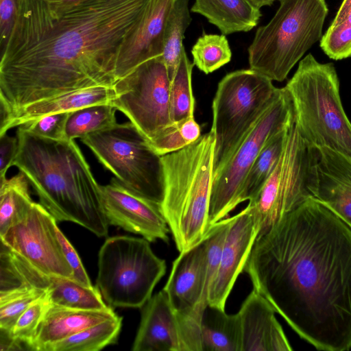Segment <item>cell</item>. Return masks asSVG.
Here are the masks:
<instances>
[{
    "mask_svg": "<svg viewBox=\"0 0 351 351\" xmlns=\"http://www.w3.org/2000/svg\"><path fill=\"white\" fill-rule=\"evenodd\" d=\"M279 90L272 80L251 69L230 72L221 80L212 105L213 174L236 152L275 101Z\"/></svg>",
    "mask_w": 351,
    "mask_h": 351,
    "instance_id": "7",
    "label": "cell"
},
{
    "mask_svg": "<svg viewBox=\"0 0 351 351\" xmlns=\"http://www.w3.org/2000/svg\"><path fill=\"white\" fill-rule=\"evenodd\" d=\"M260 229L247 206L230 217L219 269L208 290L209 305L225 310L228 298L244 270Z\"/></svg>",
    "mask_w": 351,
    "mask_h": 351,
    "instance_id": "16",
    "label": "cell"
},
{
    "mask_svg": "<svg viewBox=\"0 0 351 351\" xmlns=\"http://www.w3.org/2000/svg\"><path fill=\"white\" fill-rule=\"evenodd\" d=\"M193 63L206 74L228 63L232 52L225 35L206 34L199 37L191 49Z\"/></svg>",
    "mask_w": 351,
    "mask_h": 351,
    "instance_id": "34",
    "label": "cell"
},
{
    "mask_svg": "<svg viewBox=\"0 0 351 351\" xmlns=\"http://www.w3.org/2000/svg\"><path fill=\"white\" fill-rule=\"evenodd\" d=\"M189 3V0L176 1L165 28L162 56L171 81L180 60L184 33L192 21Z\"/></svg>",
    "mask_w": 351,
    "mask_h": 351,
    "instance_id": "29",
    "label": "cell"
},
{
    "mask_svg": "<svg viewBox=\"0 0 351 351\" xmlns=\"http://www.w3.org/2000/svg\"><path fill=\"white\" fill-rule=\"evenodd\" d=\"M69 112L52 114L25 123L18 127L37 136L65 139V126Z\"/></svg>",
    "mask_w": 351,
    "mask_h": 351,
    "instance_id": "38",
    "label": "cell"
},
{
    "mask_svg": "<svg viewBox=\"0 0 351 351\" xmlns=\"http://www.w3.org/2000/svg\"><path fill=\"white\" fill-rule=\"evenodd\" d=\"M285 87L304 141L351 158V122L343 108L334 64L321 63L308 53Z\"/></svg>",
    "mask_w": 351,
    "mask_h": 351,
    "instance_id": "5",
    "label": "cell"
},
{
    "mask_svg": "<svg viewBox=\"0 0 351 351\" xmlns=\"http://www.w3.org/2000/svg\"><path fill=\"white\" fill-rule=\"evenodd\" d=\"M269 302L255 289L242 303L238 315L241 351H290L293 348Z\"/></svg>",
    "mask_w": 351,
    "mask_h": 351,
    "instance_id": "19",
    "label": "cell"
},
{
    "mask_svg": "<svg viewBox=\"0 0 351 351\" xmlns=\"http://www.w3.org/2000/svg\"><path fill=\"white\" fill-rule=\"evenodd\" d=\"M180 252L163 288L182 322L199 325L208 302V282L204 240Z\"/></svg>",
    "mask_w": 351,
    "mask_h": 351,
    "instance_id": "14",
    "label": "cell"
},
{
    "mask_svg": "<svg viewBox=\"0 0 351 351\" xmlns=\"http://www.w3.org/2000/svg\"><path fill=\"white\" fill-rule=\"evenodd\" d=\"M19 0H0V51L4 53L16 23Z\"/></svg>",
    "mask_w": 351,
    "mask_h": 351,
    "instance_id": "39",
    "label": "cell"
},
{
    "mask_svg": "<svg viewBox=\"0 0 351 351\" xmlns=\"http://www.w3.org/2000/svg\"><path fill=\"white\" fill-rule=\"evenodd\" d=\"M193 66L183 47L176 74L171 81L170 97L173 122L194 117L195 97L191 83Z\"/></svg>",
    "mask_w": 351,
    "mask_h": 351,
    "instance_id": "33",
    "label": "cell"
},
{
    "mask_svg": "<svg viewBox=\"0 0 351 351\" xmlns=\"http://www.w3.org/2000/svg\"><path fill=\"white\" fill-rule=\"evenodd\" d=\"M101 189L109 225L140 234L149 242H168L170 230L160 205L132 193L115 178Z\"/></svg>",
    "mask_w": 351,
    "mask_h": 351,
    "instance_id": "15",
    "label": "cell"
},
{
    "mask_svg": "<svg viewBox=\"0 0 351 351\" xmlns=\"http://www.w3.org/2000/svg\"><path fill=\"white\" fill-rule=\"evenodd\" d=\"M57 236L64 254L73 269V275L71 278L83 285L93 287L77 252L58 227L57 228Z\"/></svg>",
    "mask_w": 351,
    "mask_h": 351,
    "instance_id": "40",
    "label": "cell"
},
{
    "mask_svg": "<svg viewBox=\"0 0 351 351\" xmlns=\"http://www.w3.org/2000/svg\"><path fill=\"white\" fill-rule=\"evenodd\" d=\"M110 104L123 113L148 140L173 122L171 80L162 56L139 64L112 85Z\"/></svg>",
    "mask_w": 351,
    "mask_h": 351,
    "instance_id": "12",
    "label": "cell"
},
{
    "mask_svg": "<svg viewBox=\"0 0 351 351\" xmlns=\"http://www.w3.org/2000/svg\"><path fill=\"white\" fill-rule=\"evenodd\" d=\"M152 0H19L0 61V123L32 103L112 87L120 49Z\"/></svg>",
    "mask_w": 351,
    "mask_h": 351,
    "instance_id": "1",
    "label": "cell"
},
{
    "mask_svg": "<svg viewBox=\"0 0 351 351\" xmlns=\"http://www.w3.org/2000/svg\"><path fill=\"white\" fill-rule=\"evenodd\" d=\"M256 7L261 8L263 6L271 5L276 0H247Z\"/></svg>",
    "mask_w": 351,
    "mask_h": 351,
    "instance_id": "42",
    "label": "cell"
},
{
    "mask_svg": "<svg viewBox=\"0 0 351 351\" xmlns=\"http://www.w3.org/2000/svg\"><path fill=\"white\" fill-rule=\"evenodd\" d=\"M273 18L259 27L248 47L250 69L283 82L323 36L328 14L326 0H278Z\"/></svg>",
    "mask_w": 351,
    "mask_h": 351,
    "instance_id": "6",
    "label": "cell"
},
{
    "mask_svg": "<svg viewBox=\"0 0 351 351\" xmlns=\"http://www.w3.org/2000/svg\"><path fill=\"white\" fill-rule=\"evenodd\" d=\"M114 97L112 87L97 86L77 90L45 99L20 109L0 123V136L14 127L42 117L70 112L86 106L110 104Z\"/></svg>",
    "mask_w": 351,
    "mask_h": 351,
    "instance_id": "22",
    "label": "cell"
},
{
    "mask_svg": "<svg viewBox=\"0 0 351 351\" xmlns=\"http://www.w3.org/2000/svg\"><path fill=\"white\" fill-rule=\"evenodd\" d=\"M29 182L21 171L10 178L0 179V236L34 202Z\"/></svg>",
    "mask_w": 351,
    "mask_h": 351,
    "instance_id": "30",
    "label": "cell"
},
{
    "mask_svg": "<svg viewBox=\"0 0 351 351\" xmlns=\"http://www.w3.org/2000/svg\"><path fill=\"white\" fill-rule=\"evenodd\" d=\"M145 238H108L98 254L96 287L111 307L141 308L166 272Z\"/></svg>",
    "mask_w": 351,
    "mask_h": 351,
    "instance_id": "8",
    "label": "cell"
},
{
    "mask_svg": "<svg viewBox=\"0 0 351 351\" xmlns=\"http://www.w3.org/2000/svg\"><path fill=\"white\" fill-rule=\"evenodd\" d=\"M57 221L40 204L33 202L1 236V243L48 275L71 278L57 236Z\"/></svg>",
    "mask_w": 351,
    "mask_h": 351,
    "instance_id": "13",
    "label": "cell"
},
{
    "mask_svg": "<svg viewBox=\"0 0 351 351\" xmlns=\"http://www.w3.org/2000/svg\"><path fill=\"white\" fill-rule=\"evenodd\" d=\"M47 291L33 290L0 302V330L10 332L21 315Z\"/></svg>",
    "mask_w": 351,
    "mask_h": 351,
    "instance_id": "37",
    "label": "cell"
},
{
    "mask_svg": "<svg viewBox=\"0 0 351 351\" xmlns=\"http://www.w3.org/2000/svg\"><path fill=\"white\" fill-rule=\"evenodd\" d=\"M201 346L202 351H241L238 313L229 315L208 304L201 323Z\"/></svg>",
    "mask_w": 351,
    "mask_h": 351,
    "instance_id": "25",
    "label": "cell"
},
{
    "mask_svg": "<svg viewBox=\"0 0 351 351\" xmlns=\"http://www.w3.org/2000/svg\"><path fill=\"white\" fill-rule=\"evenodd\" d=\"M47 297L50 304L71 308L102 310L109 307L97 287H87L66 277L51 276Z\"/></svg>",
    "mask_w": 351,
    "mask_h": 351,
    "instance_id": "26",
    "label": "cell"
},
{
    "mask_svg": "<svg viewBox=\"0 0 351 351\" xmlns=\"http://www.w3.org/2000/svg\"><path fill=\"white\" fill-rule=\"evenodd\" d=\"M51 1H76V0H47Z\"/></svg>",
    "mask_w": 351,
    "mask_h": 351,
    "instance_id": "43",
    "label": "cell"
},
{
    "mask_svg": "<svg viewBox=\"0 0 351 351\" xmlns=\"http://www.w3.org/2000/svg\"><path fill=\"white\" fill-rule=\"evenodd\" d=\"M122 325L117 316L86 328L50 345L45 351H97L115 343Z\"/></svg>",
    "mask_w": 351,
    "mask_h": 351,
    "instance_id": "27",
    "label": "cell"
},
{
    "mask_svg": "<svg viewBox=\"0 0 351 351\" xmlns=\"http://www.w3.org/2000/svg\"><path fill=\"white\" fill-rule=\"evenodd\" d=\"M176 1L152 0L138 28L120 49L115 67L117 80L143 62L162 55L165 28Z\"/></svg>",
    "mask_w": 351,
    "mask_h": 351,
    "instance_id": "18",
    "label": "cell"
},
{
    "mask_svg": "<svg viewBox=\"0 0 351 351\" xmlns=\"http://www.w3.org/2000/svg\"><path fill=\"white\" fill-rule=\"evenodd\" d=\"M141 309L133 351H184L178 317L163 289Z\"/></svg>",
    "mask_w": 351,
    "mask_h": 351,
    "instance_id": "20",
    "label": "cell"
},
{
    "mask_svg": "<svg viewBox=\"0 0 351 351\" xmlns=\"http://www.w3.org/2000/svg\"><path fill=\"white\" fill-rule=\"evenodd\" d=\"M294 117L291 99L285 87L227 162L213 174L210 189L208 227L228 217L240 204L245 177L261 151Z\"/></svg>",
    "mask_w": 351,
    "mask_h": 351,
    "instance_id": "11",
    "label": "cell"
},
{
    "mask_svg": "<svg viewBox=\"0 0 351 351\" xmlns=\"http://www.w3.org/2000/svg\"><path fill=\"white\" fill-rule=\"evenodd\" d=\"M49 304L47 291L21 315L9 332L10 335L28 348Z\"/></svg>",
    "mask_w": 351,
    "mask_h": 351,
    "instance_id": "36",
    "label": "cell"
},
{
    "mask_svg": "<svg viewBox=\"0 0 351 351\" xmlns=\"http://www.w3.org/2000/svg\"><path fill=\"white\" fill-rule=\"evenodd\" d=\"M117 316L111 306L102 310H84L49 303L28 349L45 351L58 341Z\"/></svg>",
    "mask_w": 351,
    "mask_h": 351,
    "instance_id": "21",
    "label": "cell"
},
{
    "mask_svg": "<svg viewBox=\"0 0 351 351\" xmlns=\"http://www.w3.org/2000/svg\"><path fill=\"white\" fill-rule=\"evenodd\" d=\"M191 12L204 16L223 35L249 32L262 16L260 8L247 0H195Z\"/></svg>",
    "mask_w": 351,
    "mask_h": 351,
    "instance_id": "23",
    "label": "cell"
},
{
    "mask_svg": "<svg viewBox=\"0 0 351 351\" xmlns=\"http://www.w3.org/2000/svg\"><path fill=\"white\" fill-rule=\"evenodd\" d=\"M13 166L27 178L40 203L57 221L75 223L99 237L109 223L101 186L74 140L52 139L18 127Z\"/></svg>",
    "mask_w": 351,
    "mask_h": 351,
    "instance_id": "3",
    "label": "cell"
},
{
    "mask_svg": "<svg viewBox=\"0 0 351 351\" xmlns=\"http://www.w3.org/2000/svg\"><path fill=\"white\" fill-rule=\"evenodd\" d=\"M116 110L113 106L106 104L70 112L65 126V139L82 138L116 123Z\"/></svg>",
    "mask_w": 351,
    "mask_h": 351,
    "instance_id": "31",
    "label": "cell"
},
{
    "mask_svg": "<svg viewBox=\"0 0 351 351\" xmlns=\"http://www.w3.org/2000/svg\"><path fill=\"white\" fill-rule=\"evenodd\" d=\"M315 155V148L300 135L294 117L274 170L247 205L259 223V234L313 197L310 185Z\"/></svg>",
    "mask_w": 351,
    "mask_h": 351,
    "instance_id": "10",
    "label": "cell"
},
{
    "mask_svg": "<svg viewBox=\"0 0 351 351\" xmlns=\"http://www.w3.org/2000/svg\"><path fill=\"white\" fill-rule=\"evenodd\" d=\"M214 147L210 130L183 149L162 156L165 192L160 208L180 252L201 242L209 230Z\"/></svg>",
    "mask_w": 351,
    "mask_h": 351,
    "instance_id": "4",
    "label": "cell"
},
{
    "mask_svg": "<svg viewBox=\"0 0 351 351\" xmlns=\"http://www.w3.org/2000/svg\"><path fill=\"white\" fill-rule=\"evenodd\" d=\"M18 149L17 136H10L7 133L0 136V179L5 178L8 169L13 166Z\"/></svg>",
    "mask_w": 351,
    "mask_h": 351,
    "instance_id": "41",
    "label": "cell"
},
{
    "mask_svg": "<svg viewBox=\"0 0 351 351\" xmlns=\"http://www.w3.org/2000/svg\"><path fill=\"white\" fill-rule=\"evenodd\" d=\"M243 271L317 350L351 349V228L318 199L259 234Z\"/></svg>",
    "mask_w": 351,
    "mask_h": 351,
    "instance_id": "2",
    "label": "cell"
},
{
    "mask_svg": "<svg viewBox=\"0 0 351 351\" xmlns=\"http://www.w3.org/2000/svg\"><path fill=\"white\" fill-rule=\"evenodd\" d=\"M289 124L272 136L261 151L243 184L239 198L240 204L254 199L274 170L283 149Z\"/></svg>",
    "mask_w": 351,
    "mask_h": 351,
    "instance_id": "28",
    "label": "cell"
},
{
    "mask_svg": "<svg viewBox=\"0 0 351 351\" xmlns=\"http://www.w3.org/2000/svg\"><path fill=\"white\" fill-rule=\"evenodd\" d=\"M310 188L313 197L351 228V158L315 148Z\"/></svg>",
    "mask_w": 351,
    "mask_h": 351,
    "instance_id": "17",
    "label": "cell"
},
{
    "mask_svg": "<svg viewBox=\"0 0 351 351\" xmlns=\"http://www.w3.org/2000/svg\"><path fill=\"white\" fill-rule=\"evenodd\" d=\"M80 140L123 187L161 205L165 192L162 156L131 121L116 123Z\"/></svg>",
    "mask_w": 351,
    "mask_h": 351,
    "instance_id": "9",
    "label": "cell"
},
{
    "mask_svg": "<svg viewBox=\"0 0 351 351\" xmlns=\"http://www.w3.org/2000/svg\"><path fill=\"white\" fill-rule=\"evenodd\" d=\"M51 276L32 266L1 243L0 252V302L33 290L47 291Z\"/></svg>",
    "mask_w": 351,
    "mask_h": 351,
    "instance_id": "24",
    "label": "cell"
},
{
    "mask_svg": "<svg viewBox=\"0 0 351 351\" xmlns=\"http://www.w3.org/2000/svg\"><path fill=\"white\" fill-rule=\"evenodd\" d=\"M319 41L322 50L330 59L351 57V0H343Z\"/></svg>",
    "mask_w": 351,
    "mask_h": 351,
    "instance_id": "32",
    "label": "cell"
},
{
    "mask_svg": "<svg viewBox=\"0 0 351 351\" xmlns=\"http://www.w3.org/2000/svg\"><path fill=\"white\" fill-rule=\"evenodd\" d=\"M201 136L199 125L194 117H190L173 123L148 141L154 152L162 156L183 149Z\"/></svg>",
    "mask_w": 351,
    "mask_h": 351,
    "instance_id": "35",
    "label": "cell"
}]
</instances>
